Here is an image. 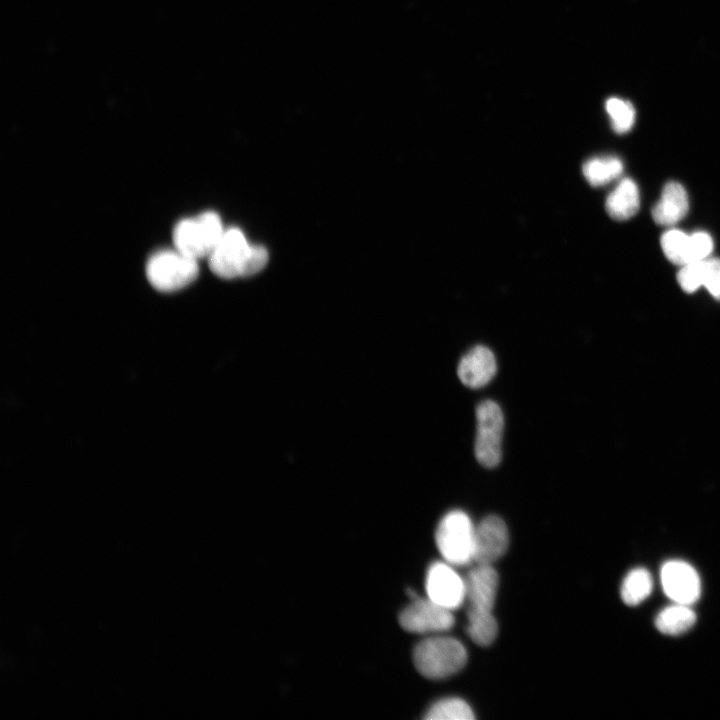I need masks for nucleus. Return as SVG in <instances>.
Instances as JSON below:
<instances>
[{
	"mask_svg": "<svg viewBox=\"0 0 720 720\" xmlns=\"http://www.w3.org/2000/svg\"><path fill=\"white\" fill-rule=\"evenodd\" d=\"M208 259L214 274L232 279L258 273L266 266L269 255L263 246L251 245L240 229L230 228Z\"/></svg>",
	"mask_w": 720,
	"mask_h": 720,
	"instance_id": "nucleus-1",
	"label": "nucleus"
},
{
	"mask_svg": "<svg viewBox=\"0 0 720 720\" xmlns=\"http://www.w3.org/2000/svg\"><path fill=\"white\" fill-rule=\"evenodd\" d=\"M467 658L464 645L448 636L424 639L413 653L415 667L429 679H443L456 674L465 666Z\"/></svg>",
	"mask_w": 720,
	"mask_h": 720,
	"instance_id": "nucleus-2",
	"label": "nucleus"
},
{
	"mask_svg": "<svg viewBox=\"0 0 720 720\" xmlns=\"http://www.w3.org/2000/svg\"><path fill=\"white\" fill-rule=\"evenodd\" d=\"M224 231L219 215L206 211L180 220L173 230V242L176 250L199 260L210 256Z\"/></svg>",
	"mask_w": 720,
	"mask_h": 720,
	"instance_id": "nucleus-3",
	"label": "nucleus"
},
{
	"mask_svg": "<svg viewBox=\"0 0 720 720\" xmlns=\"http://www.w3.org/2000/svg\"><path fill=\"white\" fill-rule=\"evenodd\" d=\"M474 530L470 517L462 510H452L442 517L435 541L444 561L453 566L473 562Z\"/></svg>",
	"mask_w": 720,
	"mask_h": 720,
	"instance_id": "nucleus-4",
	"label": "nucleus"
},
{
	"mask_svg": "<svg viewBox=\"0 0 720 720\" xmlns=\"http://www.w3.org/2000/svg\"><path fill=\"white\" fill-rule=\"evenodd\" d=\"M145 270L148 281L155 289L174 292L197 278L199 266L198 260L175 249L153 254L148 259Z\"/></svg>",
	"mask_w": 720,
	"mask_h": 720,
	"instance_id": "nucleus-5",
	"label": "nucleus"
},
{
	"mask_svg": "<svg viewBox=\"0 0 720 720\" xmlns=\"http://www.w3.org/2000/svg\"><path fill=\"white\" fill-rule=\"evenodd\" d=\"M504 416L500 406L484 400L476 407V437L474 452L477 461L486 468L497 466L502 457Z\"/></svg>",
	"mask_w": 720,
	"mask_h": 720,
	"instance_id": "nucleus-6",
	"label": "nucleus"
},
{
	"mask_svg": "<svg viewBox=\"0 0 720 720\" xmlns=\"http://www.w3.org/2000/svg\"><path fill=\"white\" fill-rule=\"evenodd\" d=\"M400 625L409 632L425 634L447 631L454 625L453 611L430 598H415L399 615Z\"/></svg>",
	"mask_w": 720,
	"mask_h": 720,
	"instance_id": "nucleus-7",
	"label": "nucleus"
},
{
	"mask_svg": "<svg viewBox=\"0 0 720 720\" xmlns=\"http://www.w3.org/2000/svg\"><path fill=\"white\" fill-rule=\"evenodd\" d=\"M425 588L428 598L452 611L465 601V579L446 561H437L429 566Z\"/></svg>",
	"mask_w": 720,
	"mask_h": 720,
	"instance_id": "nucleus-8",
	"label": "nucleus"
},
{
	"mask_svg": "<svg viewBox=\"0 0 720 720\" xmlns=\"http://www.w3.org/2000/svg\"><path fill=\"white\" fill-rule=\"evenodd\" d=\"M509 546V533L505 522L496 515H489L475 526L473 562L492 565L500 559Z\"/></svg>",
	"mask_w": 720,
	"mask_h": 720,
	"instance_id": "nucleus-9",
	"label": "nucleus"
},
{
	"mask_svg": "<svg viewBox=\"0 0 720 720\" xmlns=\"http://www.w3.org/2000/svg\"><path fill=\"white\" fill-rule=\"evenodd\" d=\"M661 582L666 595L676 603L690 605L699 598V576L695 569L684 561L666 562L661 569Z\"/></svg>",
	"mask_w": 720,
	"mask_h": 720,
	"instance_id": "nucleus-10",
	"label": "nucleus"
},
{
	"mask_svg": "<svg viewBox=\"0 0 720 720\" xmlns=\"http://www.w3.org/2000/svg\"><path fill=\"white\" fill-rule=\"evenodd\" d=\"M464 579L468 609L493 611L499 583L498 574L493 566L476 564Z\"/></svg>",
	"mask_w": 720,
	"mask_h": 720,
	"instance_id": "nucleus-11",
	"label": "nucleus"
},
{
	"mask_svg": "<svg viewBox=\"0 0 720 720\" xmlns=\"http://www.w3.org/2000/svg\"><path fill=\"white\" fill-rule=\"evenodd\" d=\"M497 363L493 352L486 346L476 345L460 360L457 374L467 387L478 389L487 385L495 376Z\"/></svg>",
	"mask_w": 720,
	"mask_h": 720,
	"instance_id": "nucleus-12",
	"label": "nucleus"
},
{
	"mask_svg": "<svg viewBox=\"0 0 720 720\" xmlns=\"http://www.w3.org/2000/svg\"><path fill=\"white\" fill-rule=\"evenodd\" d=\"M688 208L686 190L680 183L670 181L664 186L659 201L652 208V217L657 224L670 226L684 218Z\"/></svg>",
	"mask_w": 720,
	"mask_h": 720,
	"instance_id": "nucleus-13",
	"label": "nucleus"
},
{
	"mask_svg": "<svg viewBox=\"0 0 720 720\" xmlns=\"http://www.w3.org/2000/svg\"><path fill=\"white\" fill-rule=\"evenodd\" d=\"M640 206L639 190L636 183L625 178L606 199V211L615 220L623 221L633 217Z\"/></svg>",
	"mask_w": 720,
	"mask_h": 720,
	"instance_id": "nucleus-14",
	"label": "nucleus"
},
{
	"mask_svg": "<svg viewBox=\"0 0 720 720\" xmlns=\"http://www.w3.org/2000/svg\"><path fill=\"white\" fill-rule=\"evenodd\" d=\"M696 621V615L688 605L677 603L663 609L656 617L657 629L667 635H679L689 630Z\"/></svg>",
	"mask_w": 720,
	"mask_h": 720,
	"instance_id": "nucleus-15",
	"label": "nucleus"
},
{
	"mask_svg": "<svg viewBox=\"0 0 720 720\" xmlns=\"http://www.w3.org/2000/svg\"><path fill=\"white\" fill-rule=\"evenodd\" d=\"M468 636L478 645L488 646L496 638L498 624L492 611L467 609Z\"/></svg>",
	"mask_w": 720,
	"mask_h": 720,
	"instance_id": "nucleus-16",
	"label": "nucleus"
},
{
	"mask_svg": "<svg viewBox=\"0 0 720 720\" xmlns=\"http://www.w3.org/2000/svg\"><path fill=\"white\" fill-rule=\"evenodd\" d=\"M622 172L623 163L614 156L592 158L583 165L584 177L592 186L605 185L619 177Z\"/></svg>",
	"mask_w": 720,
	"mask_h": 720,
	"instance_id": "nucleus-17",
	"label": "nucleus"
},
{
	"mask_svg": "<svg viewBox=\"0 0 720 720\" xmlns=\"http://www.w3.org/2000/svg\"><path fill=\"white\" fill-rule=\"evenodd\" d=\"M652 586V577L646 569H633L623 580L620 591L621 598L629 606L638 605L649 596Z\"/></svg>",
	"mask_w": 720,
	"mask_h": 720,
	"instance_id": "nucleus-18",
	"label": "nucleus"
},
{
	"mask_svg": "<svg viewBox=\"0 0 720 720\" xmlns=\"http://www.w3.org/2000/svg\"><path fill=\"white\" fill-rule=\"evenodd\" d=\"M424 718L427 720H471L475 716L466 701L450 697L438 700L431 705Z\"/></svg>",
	"mask_w": 720,
	"mask_h": 720,
	"instance_id": "nucleus-19",
	"label": "nucleus"
},
{
	"mask_svg": "<svg viewBox=\"0 0 720 720\" xmlns=\"http://www.w3.org/2000/svg\"><path fill=\"white\" fill-rule=\"evenodd\" d=\"M689 237L679 229H670L661 237V247L665 256L673 263H689Z\"/></svg>",
	"mask_w": 720,
	"mask_h": 720,
	"instance_id": "nucleus-20",
	"label": "nucleus"
},
{
	"mask_svg": "<svg viewBox=\"0 0 720 720\" xmlns=\"http://www.w3.org/2000/svg\"><path fill=\"white\" fill-rule=\"evenodd\" d=\"M605 108L616 133L624 134L631 130L636 116L632 103L621 98L611 97L606 101Z\"/></svg>",
	"mask_w": 720,
	"mask_h": 720,
	"instance_id": "nucleus-21",
	"label": "nucleus"
},
{
	"mask_svg": "<svg viewBox=\"0 0 720 720\" xmlns=\"http://www.w3.org/2000/svg\"><path fill=\"white\" fill-rule=\"evenodd\" d=\"M705 260L693 261L682 265L677 280L681 288L687 293L695 292L704 283Z\"/></svg>",
	"mask_w": 720,
	"mask_h": 720,
	"instance_id": "nucleus-22",
	"label": "nucleus"
},
{
	"mask_svg": "<svg viewBox=\"0 0 720 720\" xmlns=\"http://www.w3.org/2000/svg\"><path fill=\"white\" fill-rule=\"evenodd\" d=\"M713 250L712 237L703 231L689 237V262L706 260Z\"/></svg>",
	"mask_w": 720,
	"mask_h": 720,
	"instance_id": "nucleus-23",
	"label": "nucleus"
},
{
	"mask_svg": "<svg viewBox=\"0 0 720 720\" xmlns=\"http://www.w3.org/2000/svg\"><path fill=\"white\" fill-rule=\"evenodd\" d=\"M703 286L717 300H720V259L707 258L704 262Z\"/></svg>",
	"mask_w": 720,
	"mask_h": 720,
	"instance_id": "nucleus-24",
	"label": "nucleus"
}]
</instances>
